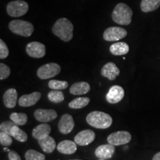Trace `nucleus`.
<instances>
[{"mask_svg":"<svg viewBox=\"0 0 160 160\" xmlns=\"http://www.w3.org/2000/svg\"><path fill=\"white\" fill-rule=\"evenodd\" d=\"M91 90V86L85 82H79L74 83L70 88V93L73 95H84L86 94Z\"/></svg>","mask_w":160,"mask_h":160,"instance_id":"412c9836","label":"nucleus"},{"mask_svg":"<svg viewBox=\"0 0 160 160\" xmlns=\"http://www.w3.org/2000/svg\"><path fill=\"white\" fill-rule=\"evenodd\" d=\"M160 6V0H142L141 10L145 13H148L158 9Z\"/></svg>","mask_w":160,"mask_h":160,"instance_id":"5701e85b","label":"nucleus"},{"mask_svg":"<svg viewBox=\"0 0 160 160\" xmlns=\"http://www.w3.org/2000/svg\"><path fill=\"white\" fill-rule=\"evenodd\" d=\"M51 131V126L48 124H41L34 128L32 131V136L34 139L39 140L50 135Z\"/></svg>","mask_w":160,"mask_h":160,"instance_id":"6ab92c4d","label":"nucleus"},{"mask_svg":"<svg viewBox=\"0 0 160 160\" xmlns=\"http://www.w3.org/2000/svg\"><path fill=\"white\" fill-rule=\"evenodd\" d=\"M68 86V83L65 81H59V80H51L48 83V87L52 90H60L66 89Z\"/></svg>","mask_w":160,"mask_h":160,"instance_id":"c85d7f7f","label":"nucleus"},{"mask_svg":"<svg viewBox=\"0 0 160 160\" xmlns=\"http://www.w3.org/2000/svg\"><path fill=\"white\" fill-rule=\"evenodd\" d=\"M152 160H160V152H158L157 153H156V154L153 156Z\"/></svg>","mask_w":160,"mask_h":160,"instance_id":"f704fd0d","label":"nucleus"},{"mask_svg":"<svg viewBox=\"0 0 160 160\" xmlns=\"http://www.w3.org/2000/svg\"><path fill=\"white\" fill-rule=\"evenodd\" d=\"M74 128V120L71 115L65 113L60 119L58 123V128L62 134H68L73 131Z\"/></svg>","mask_w":160,"mask_h":160,"instance_id":"9b49d317","label":"nucleus"},{"mask_svg":"<svg viewBox=\"0 0 160 160\" xmlns=\"http://www.w3.org/2000/svg\"><path fill=\"white\" fill-rule=\"evenodd\" d=\"M86 121L92 127L99 129L108 128L113 122L111 116L102 111L91 112L86 117Z\"/></svg>","mask_w":160,"mask_h":160,"instance_id":"7ed1b4c3","label":"nucleus"},{"mask_svg":"<svg viewBox=\"0 0 160 160\" xmlns=\"http://www.w3.org/2000/svg\"><path fill=\"white\" fill-rule=\"evenodd\" d=\"M11 137V135L1 131V133H0V144L5 147L11 145L13 143V139Z\"/></svg>","mask_w":160,"mask_h":160,"instance_id":"c756f323","label":"nucleus"},{"mask_svg":"<svg viewBox=\"0 0 160 160\" xmlns=\"http://www.w3.org/2000/svg\"><path fill=\"white\" fill-rule=\"evenodd\" d=\"M8 27L12 33L24 37H29L34 31L33 24L20 19L12 20L10 22Z\"/></svg>","mask_w":160,"mask_h":160,"instance_id":"20e7f679","label":"nucleus"},{"mask_svg":"<svg viewBox=\"0 0 160 160\" xmlns=\"http://www.w3.org/2000/svg\"><path fill=\"white\" fill-rule=\"evenodd\" d=\"M14 125H16V124L13 122L12 120L11 121L3 122H2L1 125H0V130H1L2 132H4V133H8V134L11 135V128Z\"/></svg>","mask_w":160,"mask_h":160,"instance_id":"7c9ffc66","label":"nucleus"},{"mask_svg":"<svg viewBox=\"0 0 160 160\" xmlns=\"http://www.w3.org/2000/svg\"><path fill=\"white\" fill-rule=\"evenodd\" d=\"M127 31L120 27H110L104 31L103 38L105 41L116 42L127 36Z\"/></svg>","mask_w":160,"mask_h":160,"instance_id":"6e6552de","label":"nucleus"},{"mask_svg":"<svg viewBox=\"0 0 160 160\" xmlns=\"http://www.w3.org/2000/svg\"><path fill=\"white\" fill-rule=\"evenodd\" d=\"M34 117L41 122H48L57 117V113L53 109H37L34 111Z\"/></svg>","mask_w":160,"mask_h":160,"instance_id":"ddd939ff","label":"nucleus"},{"mask_svg":"<svg viewBox=\"0 0 160 160\" xmlns=\"http://www.w3.org/2000/svg\"><path fill=\"white\" fill-rule=\"evenodd\" d=\"M110 52L115 56L125 55L129 52V46L123 42L113 43L110 46Z\"/></svg>","mask_w":160,"mask_h":160,"instance_id":"4be33fe9","label":"nucleus"},{"mask_svg":"<svg viewBox=\"0 0 160 160\" xmlns=\"http://www.w3.org/2000/svg\"><path fill=\"white\" fill-rule=\"evenodd\" d=\"M53 34L64 42L71 41L73 38V25L70 20L66 18H60L52 27Z\"/></svg>","mask_w":160,"mask_h":160,"instance_id":"f257e3e1","label":"nucleus"},{"mask_svg":"<svg viewBox=\"0 0 160 160\" xmlns=\"http://www.w3.org/2000/svg\"><path fill=\"white\" fill-rule=\"evenodd\" d=\"M115 152L114 145L111 144H106L99 146L95 151L96 157L101 159H108L113 157Z\"/></svg>","mask_w":160,"mask_h":160,"instance_id":"4468645a","label":"nucleus"},{"mask_svg":"<svg viewBox=\"0 0 160 160\" xmlns=\"http://www.w3.org/2000/svg\"><path fill=\"white\" fill-rule=\"evenodd\" d=\"M11 74V69L5 64H0V79L3 80L7 79Z\"/></svg>","mask_w":160,"mask_h":160,"instance_id":"2f4dec72","label":"nucleus"},{"mask_svg":"<svg viewBox=\"0 0 160 160\" xmlns=\"http://www.w3.org/2000/svg\"><path fill=\"white\" fill-rule=\"evenodd\" d=\"M57 148L59 153L63 154H73L77 150V143L71 140H63L60 142L57 146Z\"/></svg>","mask_w":160,"mask_h":160,"instance_id":"f3484780","label":"nucleus"},{"mask_svg":"<svg viewBox=\"0 0 160 160\" xmlns=\"http://www.w3.org/2000/svg\"><path fill=\"white\" fill-rule=\"evenodd\" d=\"M131 134L128 131H120L113 132L108 137V142L114 146L126 145L131 140Z\"/></svg>","mask_w":160,"mask_h":160,"instance_id":"0eeeda50","label":"nucleus"},{"mask_svg":"<svg viewBox=\"0 0 160 160\" xmlns=\"http://www.w3.org/2000/svg\"><path fill=\"white\" fill-rule=\"evenodd\" d=\"M38 143L41 147L42 150L47 153H51L52 152H53L56 147H57L54 139L50 137V136L39 139L38 140Z\"/></svg>","mask_w":160,"mask_h":160,"instance_id":"aec40b11","label":"nucleus"},{"mask_svg":"<svg viewBox=\"0 0 160 160\" xmlns=\"http://www.w3.org/2000/svg\"><path fill=\"white\" fill-rule=\"evenodd\" d=\"M48 98L51 102L59 103L63 101L65 97H64V93L62 91L53 90V91L49 92L48 94Z\"/></svg>","mask_w":160,"mask_h":160,"instance_id":"bb28decb","label":"nucleus"},{"mask_svg":"<svg viewBox=\"0 0 160 160\" xmlns=\"http://www.w3.org/2000/svg\"><path fill=\"white\" fill-rule=\"evenodd\" d=\"M25 157L26 160H45V155L32 149L27 151Z\"/></svg>","mask_w":160,"mask_h":160,"instance_id":"cd10ccee","label":"nucleus"},{"mask_svg":"<svg viewBox=\"0 0 160 160\" xmlns=\"http://www.w3.org/2000/svg\"><path fill=\"white\" fill-rule=\"evenodd\" d=\"M61 71V67L57 63H48L37 70V77L41 79H48L56 77Z\"/></svg>","mask_w":160,"mask_h":160,"instance_id":"423d86ee","label":"nucleus"},{"mask_svg":"<svg viewBox=\"0 0 160 160\" xmlns=\"http://www.w3.org/2000/svg\"><path fill=\"white\" fill-rule=\"evenodd\" d=\"M11 136L17 141L21 142H25L28 140V135L25 131L21 130L18 127L17 125L13 126L11 128Z\"/></svg>","mask_w":160,"mask_h":160,"instance_id":"393cba45","label":"nucleus"},{"mask_svg":"<svg viewBox=\"0 0 160 160\" xmlns=\"http://www.w3.org/2000/svg\"><path fill=\"white\" fill-rule=\"evenodd\" d=\"M120 71L116 64L113 62H108L105 64L101 70V74L103 77L107 78L111 81L116 79L119 75Z\"/></svg>","mask_w":160,"mask_h":160,"instance_id":"2eb2a0df","label":"nucleus"},{"mask_svg":"<svg viewBox=\"0 0 160 160\" xmlns=\"http://www.w3.org/2000/svg\"><path fill=\"white\" fill-rule=\"evenodd\" d=\"M18 93L17 90L10 88L5 92L3 95L4 105L8 108H13L17 105Z\"/></svg>","mask_w":160,"mask_h":160,"instance_id":"a211bd4d","label":"nucleus"},{"mask_svg":"<svg viewBox=\"0 0 160 160\" xmlns=\"http://www.w3.org/2000/svg\"><path fill=\"white\" fill-rule=\"evenodd\" d=\"M111 16L115 23L120 25H128L131 23L133 11L126 4L119 3L116 5Z\"/></svg>","mask_w":160,"mask_h":160,"instance_id":"f03ea898","label":"nucleus"},{"mask_svg":"<svg viewBox=\"0 0 160 160\" xmlns=\"http://www.w3.org/2000/svg\"><path fill=\"white\" fill-rule=\"evenodd\" d=\"M10 119L17 125H24L28 122L27 114L24 113H12Z\"/></svg>","mask_w":160,"mask_h":160,"instance_id":"a878e982","label":"nucleus"},{"mask_svg":"<svg viewBox=\"0 0 160 160\" xmlns=\"http://www.w3.org/2000/svg\"><path fill=\"white\" fill-rule=\"evenodd\" d=\"M26 52L32 58H42L45 55V46L39 42H31L26 46Z\"/></svg>","mask_w":160,"mask_h":160,"instance_id":"1a4fd4ad","label":"nucleus"},{"mask_svg":"<svg viewBox=\"0 0 160 160\" xmlns=\"http://www.w3.org/2000/svg\"><path fill=\"white\" fill-rule=\"evenodd\" d=\"M99 160H105V159H99Z\"/></svg>","mask_w":160,"mask_h":160,"instance_id":"e433bc0d","label":"nucleus"},{"mask_svg":"<svg viewBox=\"0 0 160 160\" xmlns=\"http://www.w3.org/2000/svg\"><path fill=\"white\" fill-rule=\"evenodd\" d=\"M96 137L95 133L91 130H84L80 131L74 137V142L77 145L80 146L88 145L93 142Z\"/></svg>","mask_w":160,"mask_h":160,"instance_id":"f8f14e48","label":"nucleus"},{"mask_svg":"<svg viewBox=\"0 0 160 160\" xmlns=\"http://www.w3.org/2000/svg\"><path fill=\"white\" fill-rule=\"evenodd\" d=\"M41 96V93L39 92H33L30 94L23 95L19 99L18 103L21 107H31L38 102Z\"/></svg>","mask_w":160,"mask_h":160,"instance_id":"dca6fc26","label":"nucleus"},{"mask_svg":"<svg viewBox=\"0 0 160 160\" xmlns=\"http://www.w3.org/2000/svg\"><path fill=\"white\" fill-rule=\"evenodd\" d=\"M9 55V50L2 39H0V59H3Z\"/></svg>","mask_w":160,"mask_h":160,"instance_id":"473e14b6","label":"nucleus"},{"mask_svg":"<svg viewBox=\"0 0 160 160\" xmlns=\"http://www.w3.org/2000/svg\"><path fill=\"white\" fill-rule=\"evenodd\" d=\"M90 99L88 97H79L72 100L68 104V107L72 109H81L88 105Z\"/></svg>","mask_w":160,"mask_h":160,"instance_id":"b1692460","label":"nucleus"},{"mask_svg":"<svg viewBox=\"0 0 160 160\" xmlns=\"http://www.w3.org/2000/svg\"><path fill=\"white\" fill-rule=\"evenodd\" d=\"M71 160H80V159H71Z\"/></svg>","mask_w":160,"mask_h":160,"instance_id":"c9c22d12","label":"nucleus"},{"mask_svg":"<svg viewBox=\"0 0 160 160\" xmlns=\"http://www.w3.org/2000/svg\"><path fill=\"white\" fill-rule=\"evenodd\" d=\"M125 96V91L121 86L113 85L110 88L106 95V100L111 104H117L122 101Z\"/></svg>","mask_w":160,"mask_h":160,"instance_id":"9d476101","label":"nucleus"},{"mask_svg":"<svg viewBox=\"0 0 160 160\" xmlns=\"http://www.w3.org/2000/svg\"><path fill=\"white\" fill-rule=\"evenodd\" d=\"M8 157L9 160H22L20 156L14 151H10Z\"/></svg>","mask_w":160,"mask_h":160,"instance_id":"72a5a7b5","label":"nucleus"},{"mask_svg":"<svg viewBox=\"0 0 160 160\" xmlns=\"http://www.w3.org/2000/svg\"><path fill=\"white\" fill-rule=\"evenodd\" d=\"M29 6L23 0L10 2L7 5V13L11 17H20L27 13Z\"/></svg>","mask_w":160,"mask_h":160,"instance_id":"39448f33","label":"nucleus"}]
</instances>
